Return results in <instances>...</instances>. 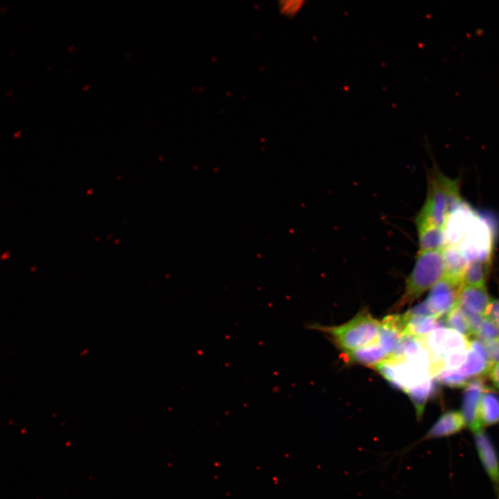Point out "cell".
I'll list each match as a JSON object with an SVG mask.
<instances>
[{
	"mask_svg": "<svg viewBox=\"0 0 499 499\" xmlns=\"http://www.w3.org/2000/svg\"><path fill=\"white\" fill-rule=\"evenodd\" d=\"M460 205L457 181L432 170L428 174L425 202L416 216L445 227L450 216Z\"/></svg>",
	"mask_w": 499,
	"mask_h": 499,
	"instance_id": "cell-1",
	"label": "cell"
},
{
	"mask_svg": "<svg viewBox=\"0 0 499 499\" xmlns=\"http://www.w3.org/2000/svg\"><path fill=\"white\" fill-rule=\"evenodd\" d=\"M382 322L364 308L348 322L338 326L315 324L312 329L326 334L343 356L374 342L378 336Z\"/></svg>",
	"mask_w": 499,
	"mask_h": 499,
	"instance_id": "cell-2",
	"label": "cell"
},
{
	"mask_svg": "<svg viewBox=\"0 0 499 499\" xmlns=\"http://www.w3.org/2000/svg\"><path fill=\"white\" fill-rule=\"evenodd\" d=\"M445 274L444 249L418 252L412 269L405 280L404 291L393 309L397 310L412 304Z\"/></svg>",
	"mask_w": 499,
	"mask_h": 499,
	"instance_id": "cell-3",
	"label": "cell"
},
{
	"mask_svg": "<svg viewBox=\"0 0 499 499\" xmlns=\"http://www.w3.org/2000/svg\"><path fill=\"white\" fill-rule=\"evenodd\" d=\"M462 288L461 281L446 276L437 282L426 299L433 315L441 317L450 312L457 305Z\"/></svg>",
	"mask_w": 499,
	"mask_h": 499,
	"instance_id": "cell-4",
	"label": "cell"
},
{
	"mask_svg": "<svg viewBox=\"0 0 499 499\" xmlns=\"http://www.w3.org/2000/svg\"><path fill=\"white\" fill-rule=\"evenodd\" d=\"M487 389L485 383L478 377L465 386L462 401V412L466 426L474 433L482 430L479 421L478 410L483 392Z\"/></svg>",
	"mask_w": 499,
	"mask_h": 499,
	"instance_id": "cell-5",
	"label": "cell"
},
{
	"mask_svg": "<svg viewBox=\"0 0 499 499\" xmlns=\"http://www.w3.org/2000/svg\"><path fill=\"white\" fill-rule=\"evenodd\" d=\"M419 250L428 252L443 250L447 245L445 227L415 217Z\"/></svg>",
	"mask_w": 499,
	"mask_h": 499,
	"instance_id": "cell-6",
	"label": "cell"
},
{
	"mask_svg": "<svg viewBox=\"0 0 499 499\" xmlns=\"http://www.w3.org/2000/svg\"><path fill=\"white\" fill-rule=\"evenodd\" d=\"M343 356L349 363L376 369L388 360L391 358V354L380 340L378 335L371 344Z\"/></svg>",
	"mask_w": 499,
	"mask_h": 499,
	"instance_id": "cell-7",
	"label": "cell"
},
{
	"mask_svg": "<svg viewBox=\"0 0 499 499\" xmlns=\"http://www.w3.org/2000/svg\"><path fill=\"white\" fill-rule=\"evenodd\" d=\"M490 301L486 286H462L457 306L466 317L474 314H484Z\"/></svg>",
	"mask_w": 499,
	"mask_h": 499,
	"instance_id": "cell-8",
	"label": "cell"
},
{
	"mask_svg": "<svg viewBox=\"0 0 499 499\" xmlns=\"http://www.w3.org/2000/svg\"><path fill=\"white\" fill-rule=\"evenodd\" d=\"M474 434L475 446L482 466L492 482L498 484L499 459L496 451L482 430Z\"/></svg>",
	"mask_w": 499,
	"mask_h": 499,
	"instance_id": "cell-9",
	"label": "cell"
},
{
	"mask_svg": "<svg viewBox=\"0 0 499 499\" xmlns=\"http://www.w3.org/2000/svg\"><path fill=\"white\" fill-rule=\"evenodd\" d=\"M465 426L466 423L461 412L448 411L438 419L421 440L450 436L459 432Z\"/></svg>",
	"mask_w": 499,
	"mask_h": 499,
	"instance_id": "cell-10",
	"label": "cell"
},
{
	"mask_svg": "<svg viewBox=\"0 0 499 499\" xmlns=\"http://www.w3.org/2000/svg\"><path fill=\"white\" fill-rule=\"evenodd\" d=\"M438 383L435 378H430L406 393L414 406L418 420L423 416L428 400L437 395Z\"/></svg>",
	"mask_w": 499,
	"mask_h": 499,
	"instance_id": "cell-11",
	"label": "cell"
},
{
	"mask_svg": "<svg viewBox=\"0 0 499 499\" xmlns=\"http://www.w3.org/2000/svg\"><path fill=\"white\" fill-rule=\"evenodd\" d=\"M491 260L476 259L468 263L462 277V286H486Z\"/></svg>",
	"mask_w": 499,
	"mask_h": 499,
	"instance_id": "cell-12",
	"label": "cell"
},
{
	"mask_svg": "<svg viewBox=\"0 0 499 499\" xmlns=\"http://www.w3.org/2000/svg\"><path fill=\"white\" fill-rule=\"evenodd\" d=\"M479 421L482 427L499 423V396L486 389L479 405Z\"/></svg>",
	"mask_w": 499,
	"mask_h": 499,
	"instance_id": "cell-13",
	"label": "cell"
},
{
	"mask_svg": "<svg viewBox=\"0 0 499 499\" xmlns=\"http://www.w3.org/2000/svg\"><path fill=\"white\" fill-rule=\"evenodd\" d=\"M446 277L462 281L463 272L469 263L462 252L457 247L446 245L444 248Z\"/></svg>",
	"mask_w": 499,
	"mask_h": 499,
	"instance_id": "cell-14",
	"label": "cell"
},
{
	"mask_svg": "<svg viewBox=\"0 0 499 499\" xmlns=\"http://www.w3.org/2000/svg\"><path fill=\"white\" fill-rule=\"evenodd\" d=\"M491 366L488 365L478 353L469 349L465 362L457 370L460 374L469 378L487 374Z\"/></svg>",
	"mask_w": 499,
	"mask_h": 499,
	"instance_id": "cell-15",
	"label": "cell"
},
{
	"mask_svg": "<svg viewBox=\"0 0 499 499\" xmlns=\"http://www.w3.org/2000/svg\"><path fill=\"white\" fill-rule=\"evenodd\" d=\"M444 319L446 326L459 332L468 338L471 337L466 318L457 305L444 316Z\"/></svg>",
	"mask_w": 499,
	"mask_h": 499,
	"instance_id": "cell-16",
	"label": "cell"
},
{
	"mask_svg": "<svg viewBox=\"0 0 499 499\" xmlns=\"http://www.w3.org/2000/svg\"><path fill=\"white\" fill-rule=\"evenodd\" d=\"M433 378L451 388L463 387L468 383L467 377L460 374L457 369H444Z\"/></svg>",
	"mask_w": 499,
	"mask_h": 499,
	"instance_id": "cell-17",
	"label": "cell"
},
{
	"mask_svg": "<svg viewBox=\"0 0 499 499\" xmlns=\"http://www.w3.org/2000/svg\"><path fill=\"white\" fill-rule=\"evenodd\" d=\"M468 351H453L444 354L442 358L444 370L457 369L466 360Z\"/></svg>",
	"mask_w": 499,
	"mask_h": 499,
	"instance_id": "cell-18",
	"label": "cell"
},
{
	"mask_svg": "<svg viewBox=\"0 0 499 499\" xmlns=\"http://www.w3.org/2000/svg\"><path fill=\"white\" fill-rule=\"evenodd\" d=\"M305 3L304 0L281 1L279 3V11L284 16L293 17L299 12Z\"/></svg>",
	"mask_w": 499,
	"mask_h": 499,
	"instance_id": "cell-19",
	"label": "cell"
},
{
	"mask_svg": "<svg viewBox=\"0 0 499 499\" xmlns=\"http://www.w3.org/2000/svg\"><path fill=\"white\" fill-rule=\"evenodd\" d=\"M475 338L481 341L499 339V328L485 317L481 329Z\"/></svg>",
	"mask_w": 499,
	"mask_h": 499,
	"instance_id": "cell-20",
	"label": "cell"
},
{
	"mask_svg": "<svg viewBox=\"0 0 499 499\" xmlns=\"http://www.w3.org/2000/svg\"><path fill=\"white\" fill-rule=\"evenodd\" d=\"M469 349L478 353L484 361L489 366L493 365L489 351L485 344L478 338L469 339Z\"/></svg>",
	"mask_w": 499,
	"mask_h": 499,
	"instance_id": "cell-21",
	"label": "cell"
},
{
	"mask_svg": "<svg viewBox=\"0 0 499 499\" xmlns=\"http://www.w3.org/2000/svg\"><path fill=\"white\" fill-rule=\"evenodd\" d=\"M484 315L483 314H474L466 317L471 336L476 337L479 333L485 318Z\"/></svg>",
	"mask_w": 499,
	"mask_h": 499,
	"instance_id": "cell-22",
	"label": "cell"
},
{
	"mask_svg": "<svg viewBox=\"0 0 499 499\" xmlns=\"http://www.w3.org/2000/svg\"><path fill=\"white\" fill-rule=\"evenodd\" d=\"M484 316L491 320L499 328V299H491L489 303Z\"/></svg>",
	"mask_w": 499,
	"mask_h": 499,
	"instance_id": "cell-23",
	"label": "cell"
},
{
	"mask_svg": "<svg viewBox=\"0 0 499 499\" xmlns=\"http://www.w3.org/2000/svg\"><path fill=\"white\" fill-rule=\"evenodd\" d=\"M493 364L499 363V339L483 341Z\"/></svg>",
	"mask_w": 499,
	"mask_h": 499,
	"instance_id": "cell-24",
	"label": "cell"
},
{
	"mask_svg": "<svg viewBox=\"0 0 499 499\" xmlns=\"http://www.w3.org/2000/svg\"><path fill=\"white\" fill-rule=\"evenodd\" d=\"M488 374L492 384L499 390V363L493 364Z\"/></svg>",
	"mask_w": 499,
	"mask_h": 499,
	"instance_id": "cell-25",
	"label": "cell"
},
{
	"mask_svg": "<svg viewBox=\"0 0 499 499\" xmlns=\"http://www.w3.org/2000/svg\"><path fill=\"white\" fill-rule=\"evenodd\" d=\"M498 499H499V498H498Z\"/></svg>",
	"mask_w": 499,
	"mask_h": 499,
	"instance_id": "cell-26",
	"label": "cell"
}]
</instances>
